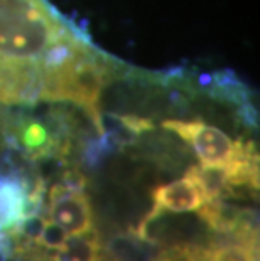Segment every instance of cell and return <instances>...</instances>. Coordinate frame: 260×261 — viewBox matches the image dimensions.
<instances>
[{"label": "cell", "mask_w": 260, "mask_h": 261, "mask_svg": "<svg viewBox=\"0 0 260 261\" xmlns=\"http://www.w3.org/2000/svg\"><path fill=\"white\" fill-rule=\"evenodd\" d=\"M98 241L90 232L69 236L66 243L56 249L54 261H97Z\"/></svg>", "instance_id": "7"}, {"label": "cell", "mask_w": 260, "mask_h": 261, "mask_svg": "<svg viewBox=\"0 0 260 261\" xmlns=\"http://www.w3.org/2000/svg\"><path fill=\"white\" fill-rule=\"evenodd\" d=\"M253 248L248 244H223L215 248L209 261H253Z\"/></svg>", "instance_id": "8"}, {"label": "cell", "mask_w": 260, "mask_h": 261, "mask_svg": "<svg viewBox=\"0 0 260 261\" xmlns=\"http://www.w3.org/2000/svg\"><path fill=\"white\" fill-rule=\"evenodd\" d=\"M44 69L41 64H0V103L9 107H32L42 96Z\"/></svg>", "instance_id": "4"}, {"label": "cell", "mask_w": 260, "mask_h": 261, "mask_svg": "<svg viewBox=\"0 0 260 261\" xmlns=\"http://www.w3.org/2000/svg\"><path fill=\"white\" fill-rule=\"evenodd\" d=\"M49 218L69 236L91 231L93 216L90 201L78 186H54L49 194Z\"/></svg>", "instance_id": "3"}, {"label": "cell", "mask_w": 260, "mask_h": 261, "mask_svg": "<svg viewBox=\"0 0 260 261\" xmlns=\"http://www.w3.org/2000/svg\"><path fill=\"white\" fill-rule=\"evenodd\" d=\"M71 32L44 0H0V64H41Z\"/></svg>", "instance_id": "1"}, {"label": "cell", "mask_w": 260, "mask_h": 261, "mask_svg": "<svg viewBox=\"0 0 260 261\" xmlns=\"http://www.w3.org/2000/svg\"><path fill=\"white\" fill-rule=\"evenodd\" d=\"M162 126L174 132L195 150L201 165L213 167H235L248 160H253L252 145L235 142L217 126L203 121L166 120Z\"/></svg>", "instance_id": "2"}, {"label": "cell", "mask_w": 260, "mask_h": 261, "mask_svg": "<svg viewBox=\"0 0 260 261\" xmlns=\"http://www.w3.org/2000/svg\"><path fill=\"white\" fill-rule=\"evenodd\" d=\"M154 211H171V213H191L200 211L206 204L200 186L190 174L179 180L169 182V184L159 186L152 192Z\"/></svg>", "instance_id": "5"}, {"label": "cell", "mask_w": 260, "mask_h": 261, "mask_svg": "<svg viewBox=\"0 0 260 261\" xmlns=\"http://www.w3.org/2000/svg\"><path fill=\"white\" fill-rule=\"evenodd\" d=\"M34 205V196H27L24 184L14 177H0V231H10L26 218Z\"/></svg>", "instance_id": "6"}, {"label": "cell", "mask_w": 260, "mask_h": 261, "mask_svg": "<svg viewBox=\"0 0 260 261\" xmlns=\"http://www.w3.org/2000/svg\"><path fill=\"white\" fill-rule=\"evenodd\" d=\"M20 137H22L24 147L29 150L44 148L49 142V135H48L46 128H44L41 123H37V121H29V123H26L24 128H22Z\"/></svg>", "instance_id": "10"}, {"label": "cell", "mask_w": 260, "mask_h": 261, "mask_svg": "<svg viewBox=\"0 0 260 261\" xmlns=\"http://www.w3.org/2000/svg\"><path fill=\"white\" fill-rule=\"evenodd\" d=\"M68 238H69V234L63 229V227L49 219V221H44L41 232H39V238H37V243L44 248L54 249V251H56V249H59L66 243Z\"/></svg>", "instance_id": "9"}, {"label": "cell", "mask_w": 260, "mask_h": 261, "mask_svg": "<svg viewBox=\"0 0 260 261\" xmlns=\"http://www.w3.org/2000/svg\"><path fill=\"white\" fill-rule=\"evenodd\" d=\"M253 261H258V259H257V258H255V259H253Z\"/></svg>", "instance_id": "11"}]
</instances>
